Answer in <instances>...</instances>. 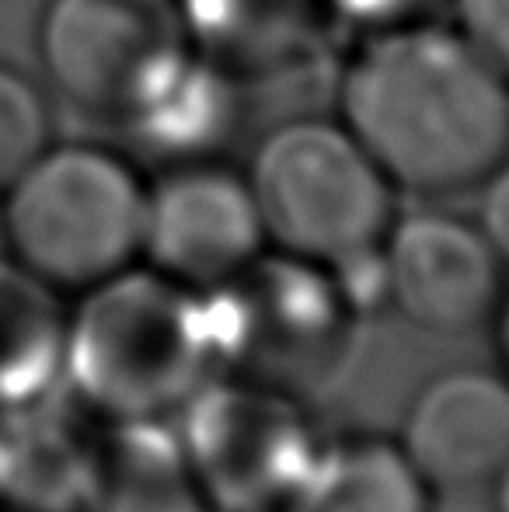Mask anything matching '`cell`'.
<instances>
[{"mask_svg":"<svg viewBox=\"0 0 509 512\" xmlns=\"http://www.w3.org/2000/svg\"><path fill=\"white\" fill-rule=\"evenodd\" d=\"M433 506L436 492L398 439L346 436L321 443L311 471L279 512H433Z\"/></svg>","mask_w":509,"mask_h":512,"instance_id":"cell-15","label":"cell"},{"mask_svg":"<svg viewBox=\"0 0 509 512\" xmlns=\"http://www.w3.org/2000/svg\"><path fill=\"white\" fill-rule=\"evenodd\" d=\"M492 509L509 512V464H506V471L492 481Z\"/></svg>","mask_w":509,"mask_h":512,"instance_id":"cell-22","label":"cell"},{"mask_svg":"<svg viewBox=\"0 0 509 512\" xmlns=\"http://www.w3.org/2000/svg\"><path fill=\"white\" fill-rule=\"evenodd\" d=\"M265 244L349 272L374 262L398 189L339 119H293L262 136L245 171Z\"/></svg>","mask_w":509,"mask_h":512,"instance_id":"cell-4","label":"cell"},{"mask_svg":"<svg viewBox=\"0 0 509 512\" xmlns=\"http://www.w3.org/2000/svg\"><path fill=\"white\" fill-rule=\"evenodd\" d=\"M339 122L398 196H468L509 161V81L454 21L377 28L339 74Z\"/></svg>","mask_w":509,"mask_h":512,"instance_id":"cell-1","label":"cell"},{"mask_svg":"<svg viewBox=\"0 0 509 512\" xmlns=\"http://www.w3.org/2000/svg\"><path fill=\"white\" fill-rule=\"evenodd\" d=\"M224 377L307 398L342 373L356 349L360 300L339 272L265 248L206 293Z\"/></svg>","mask_w":509,"mask_h":512,"instance_id":"cell-5","label":"cell"},{"mask_svg":"<svg viewBox=\"0 0 509 512\" xmlns=\"http://www.w3.org/2000/svg\"><path fill=\"white\" fill-rule=\"evenodd\" d=\"M245 122L241 81L185 49L140 102L119 115L129 147L164 168L220 161Z\"/></svg>","mask_w":509,"mask_h":512,"instance_id":"cell-11","label":"cell"},{"mask_svg":"<svg viewBox=\"0 0 509 512\" xmlns=\"http://www.w3.org/2000/svg\"><path fill=\"white\" fill-rule=\"evenodd\" d=\"M4 460H7V450H4V418H0V502H4Z\"/></svg>","mask_w":509,"mask_h":512,"instance_id":"cell-23","label":"cell"},{"mask_svg":"<svg viewBox=\"0 0 509 512\" xmlns=\"http://www.w3.org/2000/svg\"><path fill=\"white\" fill-rule=\"evenodd\" d=\"M49 91L119 122L189 49L178 0H46L35 32Z\"/></svg>","mask_w":509,"mask_h":512,"instance_id":"cell-7","label":"cell"},{"mask_svg":"<svg viewBox=\"0 0 509 512\" xmlns=\"http://www.w3.org/2000/svg\"><path fill=\"white\" fill-rule=\"evenodd\" d=\"M171 425L210 512H279L325 443L304 398L238 377L206 384Z\"/></svg>","mask_w":509,"mask_h":512,"instance_id":"cell-6","label":"cell"},{"mask_svg":"<svg viewBox=\"0 0 509 512\" xmlns=\"http://www.w3.org/2000/svg\"><path fill=\"white\" fill-rule=\"evenodd\" d=\"M0 512H28V509H18V506H7V502H0Z\"/></svg>","mask_w":509,"mask_h":512,"instance_id":"cell-24","label":"cell"},{"mask_svg":"<svg viewBox=\"0 0 509 512\" xmlns=\"http://www.w3.org/2000/svg\"><path fill=\"white\" fill-rule=\"evenodd\" d=\"M67 310L63 293L14 258H0V415L39 405L63 387Z\"/></svg>","mask_w":509,"mask_h":512,"instance_id":"cell-16","label":"cell"},{"mask_svg":"<svg viewBox=\"0 0 509 512\" xmlns=\"http://www.w3.org/2000/svg\"><path fill=\"white\" fill-rule=\"evenodd\" d=\"M398 446L436 495L468 492L509 464V377L503 370H450L408 405Z\"/></svg>","mask_w":509,"mask_h":512,"instance_id":"cell-10","label":"cell"},{"mask_svg":"<svg viewBox=\"0 0 509 512\" xmlns=\"http://www.w3.org/2000/svg\"><path fill=\"white\" fill-rule=\"evenodd\" d=\"M147 178L123 150L49 143L0 196L7 258L63 297L140 262Z\"/></svg>","mask_w":509,"mask_h":512,"instance_id":"cell-3","label":"cell"},{"mask_svg":"<svg viewBox=\"0 0 509 512\" xmlns=\"http://www.w3.org/2000/svg\"><path fill=\"white\" fill-rule=\"evenodd\" d=\"M450 7H454V25L509 81V0H450Z\"/></svg>","mask_w":509,"mask_h":512,"instance_id":"cell-19","label":"cell"},{"mask_svg":"<svg viewBox=\"0 0 509 512\" xmlns=\"http://www.w3.org/2000/svg\"><path fill=\"white\" fill-rule=\"evenodd\" d=\"M7 255V248H4V227H0V258Z\"/></svg>","mask_w":509,"mask_h":512,"instance_id":"cell-25","label":"cell"},{"mask_svg":"<svg viewBox=\"0 0 509 512\" xmlns=\"http://www.w3.org/2000/svg\"><path fill=\"white\" fill-rule=\"evenodd\" d=\"M4 418V502L28 512H81L98 422L67 391Z\"/></svg>","mask_w":509,"mask_h":512,"instance_id":"cell-12","label":"cell"},{"mask_svg":"<svg viewBox=\"0 0 509 512\" xmlns=\"http://www.w3.org/2000/svg\"><path fill=\"white\" fill-rule=\"evenodd\" d=\"M440 4L450 0H321L332 25H346L353 32H377V28L408 25V21L436 18Z\"/></svg>","mask_w":509,"mask_h":512,"instance_id":"cell-18","label":"cell"},{"mask_svg":"<svg viewBox=\"0 0 509 512\" xmlns=\"http://www.w3.org/2000/svg\"><path fill=\"white\" fill-rule=\"evenodd\" d=\"M478 192H482V216H478V227L485 230L492 251L499 255V262H503V269L509 276V161Z\"/></svg>","mask_w":509,"mask_h":512,"instance_id":"cell-20","label":"cell"},{"mask_svg":"<svg viewBox=\"0 0 509 512\" xmlns=\"http://www.w3.org/2000/svg\"><path fill=\"white\" fill-rule=\"evenodd\" d=\"M509 276L478 220L443 209L394 216L377 251V293L412 328L464 338L489 328Z\"/></svg>","mask_w":509,"mask_h":512,"instance_id":"cell-8","label":"cell"},{"mask_svg":"<svg viewBox=\"0 0 509 512\" xmlns=\"http://www.w3.org/2000/svg\"><path fill=\"white\" fill-rule=\"evenodd\" d=\"M81 512H210L171 422H98Z\"/></svg>","mask_w":509,"mask_h":512,"instance_id":"cell-14","label":"cell"},{"mask_svg":"<svg viewBox=\"0 0 509 512\" xmlns=\"http://www.w3.org/2000/svg\"><path fill=\"white\" fill-rule=\"evenodd\" d=\"M492 338H496V352H499V370L509 377V290L503 297V304H499L496 317H492Z\"/></svg>","mask_w":509,"mask_h":512,"instance_id":"cell-21","label":"cell"},{"mask_svg":"<svg viewBox=\"0 0 509 512\" xmlns=\"http://www.w3.org/2000/svg\"><path fill=\"white\" fill-rule=\"evenodd\" d=\"M53 143V108L32 74L0 60V196Z\"/></svg>","mask_w":509,"mask_h":512,"instance_id":"cell-17","label":"cell"},{"mask_svg":"<svg viewBox=\"0 0 509 512\" xmlns=\"http://www.w3.org/2000/svg\"><path fill=\"white\" fill-rule=\"evenodd\" d=\"M265 244L252 185L224 161L164 168L147 185L140 262L210 293L255 262Z\"/></svg>","mask_w":509,"mask_h":512,"instance_id":"cell-9","label":"cell"},{"mask_svg":"<svg viewBox=\"0 0 509 512\" xmlns=\"http://www.w3.org/2000/svg\"><path fill=\"white\" fill-rule=\"evenodd\" d=\"M189 46L241 84L304 63L332 18L321 0H178Z\"/></svg>","mask_w":509,"mask_h":512,"instance_id":"cell-13","label":"cell"},{"mask_svg":"<svg viewBox=\"0 0 509 512\" xmlns=\"http://www.w3.org/2000/svg\"><path fill=\"white\" fill-rule=\"evenodd\" d=\"M224 377L206 293L136 262L67 310L63 391L95 422H175Z\"/></svg>","mask_w":509,"mask_h":512,"instance_id":"cell-2","label":"cell"}]
</instances>
